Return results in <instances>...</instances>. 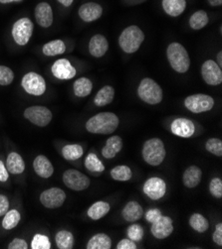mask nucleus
I'll list each match as a JSON object with an SVG mask.
<instances>
[{"label":"nucleus","mask_w":222,"mask_h":249,"mask_svg":"<svg viewBox=\"0 0 222 249\" xmlns=\"http://www.w3.org/2000/svg\"><path fill=\"white\" fill-rule=\"evenodd\" d=\"M119 117L113 112H101L91 117L86 129L94 134H112L119 126Z\"/></svg>","instance_id":"nucleus-1"},{"label":"nucleus","mask_w":222,"mask_h":249,"mask_svg":"<svg viewBox=\"0 0 222 249\" xmlns=\"http://www.w3.org/2000/svg\"><path fill=\"white\" fill-rule=\"evenodd\" d=\"M167 60L177 72H186L190 67V59L186 49L180 43L174 42L168 45L166 49Z\"/></svg>","instance_id":"nucleus-2"},{"label":"nucleus","mask_w":222,"mask_h":249,"mask_svg":"<svg viewBox=\"0 0 222 249\" xmlns=\"http://www.w3.org/2000/svg\"><path fill=\"white\" fill-rule=\"evenodd\" d=\"M144 41V34L137 25H131L119 37V45L125 53L133 54L140 49Z\"/></svg>","instance_id":"nucleus-3"},{"label":"nucleus","mask_w":222,"mask_h":249,"mask_svg":"<svg viewBox=\"0 0 222 249\" xmlns=\"http://www.w3.org/2000/svg\"><path fill=\"white\" fill-rule=\"evenodd\" d=\"M166 152L163 142L159 138H152L144 142L142 147V158L143 160L152 166L161 165Z\"/></svg>","instance_id":"nucleus-4"},{"label":"nucleus","mask_w":222,"mask_h":249,"mask_svg":"<svg viewBox=\"0 0 222 249\" xmlns=\"http://www.w3.org/2000/svg\"><path fill=\"white\" fill-rule=\"evenodd\" d=\"M138 94L142 102L149 105H159L162 101V89L153 79L145 78L141 80Z\"/></svg>","instance_id":"nucleus-5"},{"label":"nucleus","mask_w":222,"mask_h":249,"mask_svg":"<svg viewBox=\"0 0 222 249\" xmlns=\"http://www.w3.org/2000/svg\"><path fill=\"white\" fill-rule=\"evenodd\" d=\"M34 31V25L31 19L23 17L18 19L12 27V37L19 46H25L30 41Z\"/></svg>","instance_id":"nucleus-6"},{"label":"nucleus","mask_w":222,"mask_h":249,"mask_svg":"<svg viewBox=\"0 0 222 249\" xmlns=\"http://www.w3.org/2000/svg\"><path fill=\"white\" fill-rule=\"evenodd\" d=\"M184 106L193 113L206 112L212 109L214 106V99L210 95L203 93L192 94L184 99Z\"/></svg>","instance_id":"nucleus-7"},{"label":"nucleus","mask_w":222,"mask_h":249,"mask_svg":"<svg viewBox=\"0 0 222 249\" xmlns=\"http://www.w3.org/2000/svg\"><path fill=\"white\" fill-rule=\"evenodd\" d=\"M21 86L27 93L40 96L46 91V82L41 74L30 71L22 78Z\"/></svg>","instance_id":"nucleus-8"},{"label":"nucleus","mask_w":222,"mask_h":249,"mask_svg":"<svg viewBox=\"0 0 222 249\" xmlns=\"http://www.w3.org/2000/svg\"><path fill=\"white\" fill-rule=\"evenodd\" d=\"M24 117L37 126L45 127L52 120V112L45 107L33 106L25 109Z\"/></svg>","instance_id":"nucleus-9"},{"label":"nucleus","mask_w":222,"mask_h":249,"mask_svg":"<svg viewBox=\"0 0 222 249\" xmlns=\"http://www.w3.org/2000/svg\"><path fill=\"white\" fill-rule=\"evenodd\" d=\"M63 182L66 187L74 191H83L88 189L90 186L89 177L74 169L65 171L63 174Z\"/></svg>","instance_id":"nucleus-10"},{"label":"nucleus","mask_w":222,"mask_h":249,"mask_svg":"<svg viewBox=\"0 0 222 249\" xmlns=\"http://www.w3.org/2000/svg\"><path fill=\"white\" fill-rule=\"evenodd\" d=\"M66 200V194L60 188L48 189L40 195V202L47 209L60 208Z\"/></svg>","instance_id":"nucleus-11"},{"label":"nucleus","mask_w":222,"mask_h":249,"mask_svg":"<svg viewBox=\"0 0 222 249\" xmlns=\"http://www.w3.org/2000/svg\"><path fill=\"white\" fill-rule=\"evenodd\" d=\"M202 74L204 82L209 86H218L222 83V71L216 62L207 60L202 67Z\"/></svg>","instance_id":"nucleus-12"},{"label":"nucleus","mask_w":222,"mask_h":249,"mask_svg":"<svg viewBox=\"0 0 222 249\" xmlns=\"http://www.w3.org/2000/svg\"><path fill=\"white\" fill-rule=\"evenodd\" d=\"M151 231L158 239H164L168 237L174 231L172 219L169 216H164L161 214L157 220L152 222Z\"/></svg>","instance_id":"nucleus-13"},{"label":"nucleus","mask_w":222,"mask_h":249,"mask_svg":"<svg viewBox=\"0 0 222 249\" xmlns=\"http://www.w3.org/2000/svg\"><path fill=\"white\" fill-rule=\"evenodd\" d=\"M165 182L158 177L150 178L143 185V193L154 201L161 198L165 195Z\"/></svg>","instance_id":"nucleus-14"},{"label":"nucleus","mask_w":222,"mask_h":249,"mask_svg":"<svg viewBox=\"0 0 222 249\" xmlns=\"http://www.w3.org/2000/svg\"><path fill=\"white\" fill-rule=\"evenodd\" d=\"M53 76L59 80H71L76 76V69L67 59H59L52 66Z\"/></svg>","instance_id":"nucleus-15"},{"label":"nucleus","mask_w":222,"mask_h":249,"mask_svg":"<svg viewBox=\"0 0 222 249\" xmlns=\"http://www.w3.org/2000/svg\"><path fill=\"white\" fill-rule=\"evenodd\" d=\"M35 19L42 28H49L53 23V10L48 2H40L35 7Z\"/></svg>","instance_id":"nucleus-16"},{"label":"nucleus","mask_w":222,"mask_h":249,"mask_svg":"<svg viewBox=\"0 0 222 249\" xmlns=\"http://www.w3.org/2000/svg\"><path fill=\"white\" fill-rule=\"evenodd\" d=\"M170 129L175 135L182 138H189L195 132L194 123L187 118H177L172 121Z\"/></svg>","instance_id":"nucleus-17"},{"label":"nucleus","mask_w":222,"mask_h":249,"mask_svg":"<svg viewBox=\"0 0 222 249\" xmlns=\"http://www.w3.org/2000/svg\"><path fill=\"white\" fill-rule=\"evenodd\" d=\"M109 49V43L105 36L101 34L94 35L89 42V52L95 58L103 57Z\"/></svg>","instance_id":"nucleus-18"},{"label":"nucleus","mask_w":222,"mask_h":249,"mask_svg":"<svg viewBox=\"0 0 222 249\" xmlns=\"http://www.w3.org/2000/svg\"><path fill=\"white\" fill-rule=\"evenodd\" d=\"M79 16L85 22H93L98 20L103 14V8L96 2H88L79 8Z\"/></svg>","instance_id":"nucleus-19"},{"label":"nucleus","mask_w":222,"mask_h":249,"mask_svg":"<svg viewBox=\"0 0 222 249\" xmlns=\"http://www.w3.org/2000/svg\"><path fill=\"white\" fill-rule=\"evenodd\" d=\"M33 168L37 175L43 179L50 178L54 173L52 163L44 155H39L34 159Z\"/></svg>","instance_id":"nucleus-20"},{"label":"nucleus","mask_w":222,"mask_h":249,"mask_svg":"<svg viewBox=\"0 0 222 249\" xmlns=\"http://www.w3.org/2000/svg\"><path fill=\"white\" fill-rule=\"evenodd\" d=\"M202 176V172L201 168H199L197 166H190L183 173V176H182L183 184L186 188L193 189L196 186H199V184L201 183Z\"/></svg>","instance_id":"nucleus-21"},{"label":"nucleus","mask_w":222,"mask_h":249,"mask_svg":"<svg viewBox=\"0 0 222 249\" xmlns=\"http://www.w3.org/2000/svg\"><path fill=\"white\" fill-rule=\"evenodd\" d=\"M161 5L167 15L178 17L185 10L186 0H162Z\"/></svg>","instance_id":"nucleus-22"},{"label":"nucleus","mask_w":222,"mask_h":249,"mask_svg":"<svg viewBox=\"0 0 222 249\" xmlns=\"http://www.w3.org/2000/svg\"><path fill=\"white\" fill-rule=\"evenodd\" d=\"M122 148V140L120 136L115 135L110 137L104 148L102 149V155L106 159H112L114 158Z\"/></svg>","instance_id":"nucleus-23"},{"label":"nucleus","mask_w":222,"mask_h":249,"mask_svg":"<svg viewBox=\"0 0 222 249\" xmlns=\"http://www.w3.org/2000/svg\"><path fill=\"white\" fill-rule=\"evenodd\" d=\"M121 214H122V217H124L127 221L134 222L142 217L143 210L139 203L132 201L125 206Z\"/></svg>","instance_id":"nucleus-24"},{"label":"nucleus","mask_w":222,"mask_h":249,"mask_svg":"<svg viewBox=\"0 0 222 249\" xmlns=\"http://www.w3.org/2000/svg\"><path fill=\"white\" fill-rule=\"evenodd\" d=\"M6 169L10 174L19 175V174H22L24 170H25V163H24V160L18 153L11 152L7 156Z\"/></svg>","instance_id":"nucleus-25"},{"label":"nucleus","mask_w":222,"mask_h":249,"mask_svg":"<svg viewBox=\"0 0 222 249\" xmlns=\"http://www.w3.org/2000/svg\"><path fill=\"white\" fill-rule=\"evenodd\" d=\"M115 96V89L111 86H105L98 91L94 98V103L97 107H105L110 105Z\"/></svg>","instance_id":"nucleus-26"},{"label":"nucleus","mask_w":222,"mask_h":249,"mask_svg":"<svg viewBox=\"0 0 222 249\" xmlns=\"http://www.w3.org/2000/svg\"><path fill=\"white\" fill-rule=\"evenodd\" d=\"M66 51V45L62 40H53L46 43L42 48V53L47 57L62 55Z\"/></svg>","instance_id":"nucleus-27"},{"label":"nucleus","mask_w":222,"mask_h":249,"mask_svg":"<svg viewBox=\"0 0 222 249\" xmlns=\"http://www.w3.org/2000/svg\"><path fill=\"white\" fill-rule=\"evenodd\" d=\"M112 247V240L110 236L105 233H98L94 235L87 243L88 249H110Z\"/></svg>","instance_id":"nucleus-28"},{"label":"nucleus","mask_w":222,"mask_h":249,"mask_svg":"<svg viewBox=\"0 0 222 249\" xmlns=\"http://www.w3.org/2000/svg\"><path fill=\"white\" fill-rule=\"evenodd\" d=\"M93 89L92 82L87 78H80L75 81L73 85V90L76 96L78 97H86L91 94Z\"/></svg>","instance_id":"nucleus-29"},{"label":"nucleus","mask_w":222,"mask_h":249,"mask_svg":"<svg viewBox=\"0 0 222 249\" xmlns=\"http://www.w3.org/2000/svg\"><path fill=\"white\" fill-rule=\"evenodd\" d=\"M110 205L107 202H97L91 206L88 210V215L94 220H98L104 217L110 212Z\"/></svg>","instance_id":"nucleus-30"},{"label":"nucleus","mask_w":222,"mask_h":249,"mask_svg":"<svg viewBox=\"0 0 222 249\" xmlns=\"http://www.w3.org/2000/svg\"><path fill=\"white\" fill-rule=\"evenodd\" d=\"M83 147L79 144H68L62 149V156L68 161H75L83 156Z\"/></svg>","instance_id":"nucleus-31"},{"label":"nucleus","mask_w":222,"mask_h":249,"mask_svg":"<svg viewBox=\"0 0 222 249\" xmlns=\"http://www.w3.org/2000/svg\"><path fill=\"white\" fill-rule=\"evenodd\" d=\"M209 18L204 10H199L193 13L189 19V25L193 30H201L208 24Z\"/></svg>","instance_id":"nucleus-32"},{"label":"nucleus","mask_w":222,"mask_h":249,"mask_svg":"<svg viewBox=\"0 0 222 249\" xmlns=\"http://www.w3.org/2000/svg\"><path fill=\"white\" fill-rule=\"evenodd\" d=\"M57 247L60 249H72L74 246V236L68 231H60L55 236Z\"/></svg>","instance_id":"nucleus-33"},{"label":"nucleus","mask_w":222,"mask_h":249,"mask_svg":"<svg viewBox=\"0 0 222 249\" xmlns=\"http://www.w3.org/2000/svg\"><path fill=\"white\" fill-rule=\"evenodd\" d=\"M189 226L197 232H205L209 228L208 220L201 213H193L189 218Z\"/></svg>","instance_id":"nucleus-34"},{"label":"nucleus","mask_w":222,"mask_h":249,"mask_svg":"<svg viewBox=\"0 0 222 249\" xmlns=\"http://www.w3.org/2000/svg\"><path fill=\"white\" fill-rule=\"evenodd\" d=\"M132 170L125 165L117 166L111 170V177L116 181H129L132 179Z\"/></svg>","instance_id":"nucleus-35"},{"label":"nucleus","mask_w":222,"mask_h":249,"mask_svg":"<svg viewBox=\"0 0 222 249\" xmlns=\"http://www.w3.org/2000/svg\"><path fill=\"white\" fill-rule=\"evenodd\" d=\"M20 219V213L17 210H10L5 213V216L2 220V228L6 231H10L18 226Z\"/></svg>","instance_id":"nucleus-36"},{"label":"nucleus","mask_w":222,"mask_h":249,"mask_svg":"<svg viewBox=\"0 0 222 249\" xmlns=\"http://www.w3.org/2000/svg\"><path fill=\"white\" fill-rule=\"evenodd\" d=\"M85 166L86 168L91 171V172H96V173H101L105 170V166L101 162V160L97 157L94 153H91L87 156L85 160Z\"/></svg>","instance_id":"nucleus-37"},{"label":"nucleus","mask_w":222,"mask_h":249,"mask_svg":"<svg viewBox=\"0 0 222 249\" xmlns=\"http://www.w3.org/2000/svg\"><path fill=\"white\" fill-rule=\"evenodd\" d=\"M14 80L13 71L6 67L0 65V86H9Z\"/></svg>","instance_id":"nucleus-38"},{"label":"nucleus","mask_w":222,"mask_h":249,"mask_svg":"<svg viewBox=\"0 0 222 249\" xmlns=\"http://www.w3.org/2000/svg\"><path fill=\"white\" fill-rule=\"evenodd\" d=\"M32 249H50L51 242L49 240L48 236L43 234H36L31 242Z\"/></svg>","instance_id":"nucleus-39"},{"label":"nucleus","mask_w":222,"mask_h":249,"mask_svg":"<svg viewBox=\"0 0 222 249\" xmlns=\"http://www.w3.org/2000/svg\"><path fill=\"white\" fill-rule=\"evenodd\" d=\"M205 148L206 150L211 154L218 157L222 156V141L220 139H217V138L208 139L205 144Z\"/></svg>","instance_id":"nucleus-40"},{"label":"nucleus","mask_w":222,"mask_h":249,"mask_svg":"<svg viewBox=\"0 0 222 249\" xmlns=\"http://www.w3.org/2000/svg\"><path fill=\"white\" fill-rule=\"evenodd\" d=\"M128 236L133 241H141L143 237V229L139 225H132L128 229Z\"/></svg>","instance_id":"nucleus-41"},{"label":"nucleus","mask_w":222,"mask_h":249,"mask_svg":"<svg viewBox=\"0 0 222 249\" xmlns=\"http://www.w3.org/2000/svg\"><path fill=\"white\" fill-rule=\"evenodd\" d=\"M209 192L210 194L217 197L220 198L222 196V181L219 178H213L209 184Z\"/></svg>","instance_id":"nucleus-42"},{"label":"nucleus","mask_w":222,"mask_h":249,"mask_svg":"<svg viewBox=\"0 0 222 249\" xmlns=\"http://www.w3.org/2000/svg\"><path fill=\"white\" fill-rule=\"evenodd\" d=\"M27 248H28L27 242L21 238H14L8 244V249H27Z\"/></svg>","instance_id":"nucleus-43"},{"label":"nucleus","mask_w":222,"mask_h":249,"mask_svg":"<svg viewBox=\"0 0 222 249\" xmlns=\"http://www.w3.org/2000/svg\"><path fill=\"white\" fill-rule=\"evenodd\" d=\"M9 209V200L4 195H0V216L4 215Z\"/></svg>","instance_id":"nucleus-44"},{"label":"nucleus","mask_w":222,"mask_h":249,"mask_svg":"<svg viewBox=\"0 0 222 249\" xmlns=\"http://www.w3.org/2000/svg\"><path fill=\"white\" fill-rule=\"evenodd\" d=\"M161 215V212L159 209H152L150 211H147V213H145V219L152 223L155 220H157Z\"/></svg>","instance_id":"nucleus-45"},{"label":"nucleus","mask_w":222,"mask_h":249,"mask_svg":"<svg viewBox=\"0 0 222 249\" xmlns=\"http://www.w3.org/2000/svg\"><path fill=\"white\" fill-rule=\"evenodd\" d=\"M212 238L217 245L219 246L222 245V223H218V225H216L215 231L213 232Z\"/></svg>","instance_id":"nucleus-46"},{"label":"nucleus","mask_w":222,"mask_h":249,"mask_svg":"<svg viewBox=\"0 0 222 249\" xmlns=\"http://www.w3.org/2000/svg\"><path fill=\"white\" fill-rule=\"evenodd\" d=\"M118 249H136L137 245L135 243V241L129 239H122L121 240L118 245H117Z\"/></svg>","instance_id":"nucleus-47"},{"label":"nucleus","mask_w":222,"mask_h":249,"mask_svg":"<svg viewBox=\"0 0 222 249\" xmlns=\"http://www.w3.org/2000/svg\"><path fill=\"white\" fill-rule=\"evenodd\" d=\"M9 174L4 165V163L0 160V182H6L8 180Z\"/></svg>","instance_id":"nucleus-48"},{"label":"nucleus","mask_w":222,"mask_h":249,"mask_svg":"<svg viewBox=\"0 0 222 249\" xmlns=\"http://www.w3.org/2000/svg\"><path fill=\"white\" fill-rule=\"evenodd\" d=\"M207 1L211 6H214V7L220 6L222 4V0H207Z\"/></svg>","instance_id":"nucleus-49"},{"label":"nucleus","mask_w":222,"mask_h":249,"mask_svg":"<svg viewBox=\"0 0 222 249\" xmlns=\"http://www.w3.org/2000/svg\"><path fill=\"white\" fill-rule=\"evenodd\" d=\"M58 1H59L63 6H65V7H69V6H71V5H72V3H73L74 0H58Z\"/></svg>","instance_id":"nucleus-50"},{"label":"nucleus","mask_w":222,"mask_h":249,"mask_svg":"<svg viewBox=\"0 0 222 249\" xmlns=\"http://www.w3.org/2000/svg\"><path fill=\"white\" fill-rule=\"evenodd\" d=\"M217 65L221 68L222 66V51H219L217 54Z\"/></svg>","instance_id":"nucleus-51"},{"label":"nucleus","mask_w":222,"mask_h":249,"mask_svg":"<svg viewBox=\"0 0 222 249\" xmlns=\"http://www.w3.org/2000/svg\"><path fill=\"white\" fill-rule=\"evenodd\" d=\"M21 0H0V3L1 4H8V3H12V2H19Z\"/></svg>","instance_id":"nucleus-52"}]
</instances>
